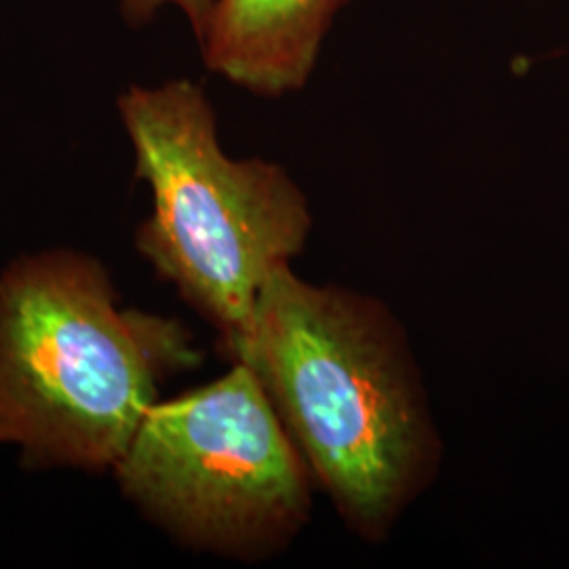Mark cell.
Returning <instances> with one entry per match:
<instances>
[{
    "label": "cell",
    "instance_id": "1",
    "mask_svg": "<svg viewBox=\"0 0 569 569\" xmlns=\"http://www.w3.org/2000/svg\"><path fill=\"white\" fill-rule=\"evenodd\" d=\"M232 361L256 373L346 528L385 542L443 462L397 315L373 296L310 283L284 264L262 287Z\"/></svg>",
    "mask_w": 569,
    "mask_h": 569
},
{
    "label": "cell",
    "instance_id": "2",
    "mask_svg": "<svg viewBox=\"0 0 569 569\" xmlns=\"http://www.w3.org/2000/svg\"><path fill=\"white\" fill-rule=\"evenodd\" d=\"M201 361L182 321L122 308L91 256L51 249L0 272V446L28 467H117L164 380Z\"/></svg>",
    "mask_w": 569,
    "mask_h": 569
},
{
    "label": "cell",
    "instance_id": "3",
    "mask_svg": "<svg viewBox=\"0 0 569 569\" xmlns=\"http://www.w3.org/2000/svg\"><path fill=\"white\" fill-rule=\"evenodd\" d=\"M119 114L152 213L136 244L220 333L226 357L241 346L270 274L305 251L312 211L281 164L230 159L203 87L131 84Z\"/></svg>",
    "mask_w": 569,
    "mask_h": 569
},
{
    "label": "cell",
    "instance_id": "4",
    "mask_svg": "<svg viewBox=\"0 0 569 569\" xmlns=\"http://www.w3.org/2000/svg\"><path fill=\"white\" fill-rule=\"evenodd\" d=\"M112 470L152 523L228 559L283 552L312 515L315 479L244 363L150 407Z\"/></svg>",
    "mask_w": 569,
    "mask_h": 569
},
{
    "label": "cell",
    "instance_id": "5",
    "mask_svg": "<svg viewBox=\"0 0 569 569\" xmlns=\"http://www.w3.org/2000/svg\"><path fill=\"white\" fill-rule=\"evenodd\" d=\"M346 0H213L199 34L204 66L262 98L305 87Z\"/></svg>",
    "mask_w": 569,
    "mask_h": 569
},
{
    "label": "cell",
    "instance_id": "6",
    "mask_svg": "<svg viewBox=\"0 0 569 569\" xmlns=\"http://www.w3.org/2000/svg\"><path fill=\"white\" fill-rule=\"evenodd\" d=\"M164 4H176L190 21L197 39L203 32L204 21L213 7V0H121L122 18L131 26H142L152 20Z\"/></svg>",
    "mask_w": 569,
    "mask_h": 569
}]
</instances>
